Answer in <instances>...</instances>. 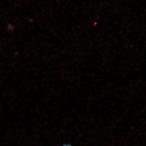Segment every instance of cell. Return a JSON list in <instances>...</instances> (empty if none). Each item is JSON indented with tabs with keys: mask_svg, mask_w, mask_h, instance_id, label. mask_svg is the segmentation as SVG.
I'll return each instance as SVG.
<instances>
[{
	"mask_svg": "<svg viewBox=\"0 0 146 146\" xmlns=\"http://www.w3.org/2000/svg\"><path fill=\"white\" fill-rule=\"evenodd\" d=\"M60 146H72V145H71L70 144L64 143L63 144V145H61Z\"/></svg>",
	"mask_w": 146,
	"mask_h": 146,
	"instance_id": "cell-1",
	"label": "cell"
}]
</instances>
